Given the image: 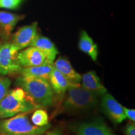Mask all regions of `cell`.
I'll return each mask as SVG.
<instances>
[{
  "instance_id": "6da1fadb",
  "label": "cell",
  "mask_w": 135,
  "mask_h": 135,
  "mask_svg": "<svg viewBox=\"0 0 135 135\" xmlns=\"http://www.w3.org/2000/svg\"><path fill=\"white\" fill-rule=\"evenodd\" d=\"M17 81L38 108L50 107L55 103V93L49 80L38 77L21 76Z\"/></svg>"
},
{
  "instance_id": "7a4b0ae2",
  "label": "cell",
  "mask_w": 135,
  "mask_h": 135,
  "mask_svg": "<svg viewBox=\"0 0 135 135\" xmlns=\"http://www.w3.org/2000/svg\"><path fill=\"white\" fill-rule=\"evenodd\" d=\"M39 108L21 87L9 91L0 102V118H9Z\"/></svg>"
},
{
  "instance_id": "3957f363",
  "label": "cell",
  "mask_w": 135,
  "mask_h": 135,
  "mask_svg": "<svg viewBox=\"0 0 135 135\" xmlns=\"http://www.w3.org/2000/svg\"><path fill=\"white\" fill-rule=\"evenodd\" d=\"M50 126V124L43 127L34 125L28 113H24L0 121V135H41Z\"/></svg>"
},
{
  "instance_id": "277c9868",
  "label": "cell",
  "mask_w": 135,
  "mask_h": 135,
  "mask_svg": "<svg viewBox=\"0 0 135 135\" xmlns=\"http://www.w3.org/2000/svg\"><path fill=\"white\" fill-rule=\"evenodd\" d=\"M98 101V95L80 85L68 89L63 99V110L67 112H83L93 108Z\"/></svg>"
},
{
  "instance_id": "5b68a950",
  "label": "cell",
  "mask_w": 135,
  "mask_h": 135,
  "mask_svg": "<svg viewBox=\"0 0 135 135\" xmlns=\"http://www.w3.org/2000/svg\"><path fill=\"white\" fill-rule=\"evenodd\" d=\"M19 50L11 43L0 47V75H14L21 72L23 68L18 60Z\"/></svg>"
},
{
  "instance_id": "8992f818",
  "label": "cell",
  "mask_w": 135,
  "mask_h": 135,
  "mask_svg": "<svg viewBox=\"0 0 135 135\" xmlns=\"http://www.w3.org/2000/svg\"><path fill=\"white\" fill-rule=\"evenodd\" d=\"M72 130L76 135H116L99 119L79 123L73 126Z\"/></svg>"
},
{
  "instance_id": "52a82bcc",
  "label": "cell",
  "mask_w": 135,
  "mask_h": 135,
  "mask_svg": "<svg viewBox=\"0 0 135 135\" xmlns=\"http://www.w3.org/2000/svg\"><path fill=\"white\" fill-rule=\"evenodd\" d=\"M101 106L104 113L108 116L111 121L116 124L122 123L126 119L123 106L110 94L106 93L103 94Z\"/></svg>"
},
{
  "instance_id": "ba28073f",
  "label": "cell",
  "mask_w": 135,
  "mask_h": 135,
  "mask_svg": "<svg viewBox=\"0 0 135 135\" xmlns=\"http://www.w3.org/2000/svg\"><path fill=\"white\" fill-rule=\"evenodd\" d=\"M18 60L22 68L40 66L49 63L45 55L38 48L30 46L18 53Z\"/></svg>"
},
{
  "instance_id": "9c48e42d",
  "label": "cell",
  "mask_w": 135,
  "mask_h": 135,
  "mask_svg": "<svg viewBox=\"0 0 135 135\" xmlns=\"http://www.w3.org/2000/svg\"><path fill=\"white\" fill-rule=\"evenodd\" d=\"M37 23L21 27L14 34L12 43L19 50L30 46L32 42L38 36Z\"/></svg>"
},
{
  "instance_id": "30bf717a",
  "label": "cell",
  "mask_w": 135,
  "mask_h": 135,
  "mask_svg": "<svg viewBox=\"0 0 135 135\" xmlns=\"http://www.w3.org/2000/svg\"><path fill=\"white\" fill-rule=\"evenodd\" d=\"M25 17V15L0 11V31L3 38H9L17 23Z\"/></svg>"
},
{
  "instance_id": "8fae6325",
  "label": "cell",
  "mask_w": 135,
  "mask_h": 135,
  "mask_svg": "<svg viewBox=\"0 0 135 135\" xmlns=\"http://www.w3.org/2000/svg\"><path fill=\"white\" fill-rule=\"evenodd\" d=\"M49 81L54 92L60 95L65 94L70 88L80 85V83L76 84L71 82L55 67L51 73Z\"/></svg>"
},
{
  "instance_id": "7c38bea8",
  "label": "cell",
  "mask_w": 135,
  "mask_h": 135,
  "mask_svg": "<svg viewBox=\"0 0 135 135\" xmlns=\"http://www.w3.org/2000/svg\"><path fill=\"white\" fill-rule=\"evenodd\" d=\"M30 46L38 48L45 55L47 61L50 64L53 65L56 55L59 53L55 45L51 41L50 39L46 37L37 36L33 40Z\"/></svg>"
},
{
  "instance_id": "4fadbf2b",
  "label": "cell",
  "mask_w": 135,
  "mask_h": 135,
  "mask_svg": "<svg viewBox=\"0 0 135 135\" xmlns=\"http://www.w3.org/2000/svg\"><path fill=\"white\" fill-rule=\"evenodd\" d=\"M81 87L89 91L99 94H104L107 89L101 83V80L94 71L86 73L81 76Z\"/></svg>"
},
{
  "instance_id": "5bb4252c",
  "label": "cell",
  "mask_w": 135,
  "mask_h": 135,
  "mask_svg": "<svg viewBox=\"0 0 135 135\" xmlns=\"http://www.w3.org/2000/svg\"><path fill=\"white\" fill-rule=\"evenodd\" d=\"M53 66L63 74L68 80L73 83L79 84L81 81V76L72 67L71 65L66 59L59 58L55 62H53Z\"/></svg>"
},
{
  "instance_id": "9a60e30c",
  "label": "cell",
  "mask_w": 135,
  "mask_h": 135,
  "mask_svg": "<svg viewBox=\"0 0 135 135\" xmlns=\"http://www.w3.org/2000/svg\"><path fill=\"white\" fill-rule=\"evenodd\" d=\"M54 69L53 65L45 63L36 66L23 68L20 72L23 76H33L49 80L51 73Z\"/></svg>"
},
{
  "instance_id": "2e32d148",
  "label": "cell",
  "mask_w": 135,
  "mask_h": 135,
  "mask_svg": "<svg viewBox=\"0 0 135 135\" xmlns=\"http://www.w3.org/2000/svg\"><path fill=\"white\" fill-rule=\"evenodd\" d=\"M79 48L80 50L86 53L93 61H96L98 58V46L94 43L93 39L88 35L86 31H83L79 41Z\"/></svg>"
},
{
  "instance_id": "e0dca14e",
  "label": "cell",
  "mask_w": 135,
  "mask_h": 135,
  "mask_svg": "<svg viewBox=\"0 0 135 135\" xmlns=\"http://www.w3.org/2000/svg\"><path fill=\"white\" fill-rule=\"evenodd\" d=\"M31 121L34 125L43 127L49 124V116L46 110L43 109H36L32 114Z\"/></svg>"
},
{
  "instance_id": "ac0fdd59",
  "label": "cell",
  "mask_w": 135,
  "mask_h": 135,
  "mask_svg": "<svg viewBox=\"0 0 135 135\" xmlns=\"http://www.w3.org/2000/svg\"><path fill=\"white\" fill-rule=\"evenodd\" d=\"M11 81L7 78L0 76V102L9 91Z\"/></svg>"
},
{
  "instance_id": "d6986e66",
  "label": "cell",
  "mask_w": 135,
  "mask_h": 135,
  "mask_svg": "<svg viewBox=\"0 0 135 135\" xmlns=\"http://www.w3.org/2000/svg\"><path fill=\"white\" fill-rule=\"evenodd\" d=\"M23 0H2L0 8L7 9H15L18 8Z\"/></svg>"
},
{
  "instance_id": "ffe728a7",
  "label": "cell",
  "mask_w": 135,
  "mask_h": 135,
  "mask_svg": "<svg viewBox=\"0 0 135 135\" xmlns=\"http://www.w3.org/2000/svg\"><path fill=\"white\" fill-rule=\"evenodd\" d=\"M123 110H124V114H125L126 118L130 119L131 121H135V110L134 109H129L123 106Z\"/></svg>"
},
{
  "instance_id": "44dd1931",
  "label": "cell",
  "mask_w": 135,
  "mask_h": 135,
  "mask_svg": "<svg viewBox=\"0 0 135 135\" xmlns=\"http://www.w3.org/2000/svg\"><path fill=\"white\" fill-rule=\"evenodd\" d=\"M124 131H125L126 135H135V126L134 123H128Z\"/></svg>"
},
{
  "instance_id": "7402d4cb",
  "label": "cell",
  "mask_w": 135,
  "mask_h": 135,
  "mask_svg": "<svg viewBox=\"0 0 135 135\" xmlns=\"http://www.w3.org/2000/svg\"><path fill=\"white\" fill-rule=\"evenodd\" d=\"M48 135H62V134L58 130H53L48 132Z\"/></svg>"
},
{
  "instance_id": "603a6c76",
  "label": "cell",
  "mask_w": 135,
  "mask_h": 135,
  "mask_svg": "<svg viewBox=\"0 0 135 135\" xmlns=\"http://www.w3.org/2000/svg\"><path fill=\"white\" fill-rule=\"evenodd\" d=\"M1 45H2V43H1V40H0V47H1Z\"/></svg>"
},
{
  "instance_id": "cb8c5ba5",
  "label": "cell",
  "mask_w": 135,
  "mask_h": 135,
  "mask_svg": "<svg viewBox=\"0 0 135 135\" xmlns=\"http://www.w3.org/2000/svg\"><path fill=\"white\" fill-rule=\"evenodd\" d=\"M1 1H2V0H0V4H1Z\"/></svg>"
}]
</instances>
